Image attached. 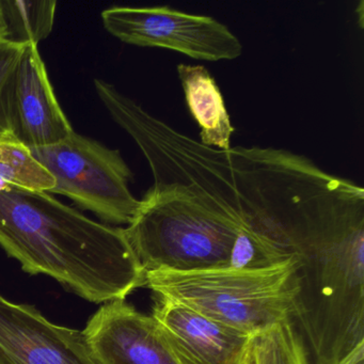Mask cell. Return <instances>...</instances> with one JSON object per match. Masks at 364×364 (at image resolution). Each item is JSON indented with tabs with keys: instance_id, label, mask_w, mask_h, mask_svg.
Returning <instances> with one entry per match:
<instances>
[{
	"instance_id": "1",
	"label": "cell",
	"mask_w": 364,
	"mask_h": 364,
	"mask_svg": "<svg viewBox=\"0 0 364 364\" xmlns=\"http://www.w3.org/2000/svg\"><path fill=\"white\" fill-rule=\"evenodd\" d=\"M0 247L27 274L50 277L92 304L146 287L124 228L97 223L50 193L0 191Z\"/></svg>"
},
{
	"instance_id": "2",
	"label": "cell",
	"mask_w": 364,
	"mask_h": 364,
	"mask_svg": "<svg viewBox=\"0 0 364 364\" xmlns=\"http://www.w3.org/2000/svg\"><path fill=\"white\" fill-rule=\"evenodd\" d=\"M125 235L144 272L228 268L238 228L173 183L154 181Z\"/></svg>"
},
{
	"instance_id": "3",
	"label": "cell",
	"mask_w": 364,
	"mask_h": 364,
	"mask_svg": "<svg viewBox=\"0 0 364 364\" xmlns=\"http://www.w3.org/2000/svg\"><path fill=\"white\" fill-rule=\"evenodd\" d=\"M146 287L157 298L178 302L255 338L283 321H293L297 259L267 269L159 270L146 274Z\"/></svg>"
},
{
	"instance_id": "4",
	"label": "cell",
	"mask_w": 364,
	"mask_h": 364,
	"mask_svg": "<svg viewBox=\"0 0 364 364\" xmlns=\"http://www.w3.org/2000/svg\"><path fill=\"white\" fill-rule=\"evenodd\" d=\"M31 151L54 178L50 195L65 196L114 227H127L139 212L141 200L129 189L133 172L120 151L75 132L57 144Z\"/></svg>"
},
{
	"instance_id": "5",
	"label": "cell",
	"mask_w": 364,
	"mask_h": 364,
	"mask_svg": "<svg viewBox=\"0 0 364 364\" xmlns=\"http://www.w3.org/2000/svg\"><path fill=\"white\" fill-rule=\"evenodd\" d=\"M110 35L131 46L161 48L198 60H234L242 54L240 40L212 16L170 7H112L102 14Z\"/></svg>"
},
{
	"instance_id": "6",
	"label": "cell",
	"mask_w": 364,
	"mask_h": 364,
	"mask_svg": "<svg viewBox=\"0 0 364 364\" xmlns=\"http://www.w3.org/2000/svg\"><path fill=\"white\" fill-rule=\"evenodd\" d=\"M0 364H101L84 331L0 294Z\"/></svg>"
},
{
	"instance_id": "7",
	"label": "cell",
	"mask_w": 364,
	"mask_h": 364,
	"mask_svg": "<svg viewBox=\"0 0 364 364\" xmlns=\"http://www.w3.org/2000/svg\"><path fill=\"white\" fill-rule=\"evenodd\" d=\"M82 331L101 364H181L152 315L125 300L104 304Z\"/></svg>"
},
{
	"instance_id": "8",
	"label": "cell",
	"mask_w": 364,
	"mask_h": 364,
	"mask_svg": "<svg viewBox=\"0 0 364 364\" xmlns=\"http://www.w3.org/2000/svg\"><path fill=\"white\" fill-rule=\"evenodd\" d=\"M12 134L28 149L52 146L73 133L59 105L37 44L23 48L10 97Z\"/></svg>"
},
{
	"instance_id": "9",
	"label": "cell",
	"mask_w": 364,
	"mask_h": 364,
	"mask_svg": "<svg viewBox=\"0 0 364 364\" xmlns=\"http://www.w3.org/2000/svg\"><path fill=\"white\" fill-rule=\"evenodd\" d=\"M151 315L181 364H240L253 338L161 298Z\"/></svg>"
},
{
	"instance_id": "10",
	"label": "cell",
	"mask_w": 364,
	"mask_h": 364,
	"mask_svg": "<svg viewBox=\"0 0 364 364\" xmlns=\"http://www.w3.org/2000/svg\"><path fill=\"white\" fill-rule=\"evenodd\" d=\"M176 70L189 112L201 129L200 142L216 150L231 149L235 129L214 77L203 65L181 63Z\"/></svg>"
},
{
	"instance_id": "11",
	"label": "cell",
	"mask_w": 364,
	"mask_h": 364,
	"mask_svg": "<svg viewBox=\"0 0 364 364\" xmlns=\"http://www.w3.org/2000/svg\"><path fill=\"white\" fill-rule=\"evenodd\" d=\"M55 185L52 174L33 157L31 149L14 134L0 135V191L10 187L50 193Z\"/></svg>"
},
{
	"instance_id": "12",
	"label": "cell",
	"mask_w": 364,
	"mask_h": 364,
	"mask_svg": "<svg viewBox=\"0 0 364 364\" xmlns=\"http://www.w3.org/2000/svg\"><path fill=\"white\" fill-rule=\"evenodd\" d=\"M5 21V40L18 44H39L54 28L57 1L0 0Z\"/></svg>"
},
{
	"instance_id": "13",
	"label": "cell",
	"mask_w": 364,
	"mask_h": 364,
	"mask_svg": "<svg viewBox=\"0 0 364 364\" xmlns=\"http://www.w3.org/2000/svg\"><path fill=\"white\" fill-rule=\"evenodd\" d=\"M259 364H312L293 321H283L252 338Z\"/></svg>"
},
{
	"instance_id": "14",
	"label": "cell",
	"mask_w": 364,
	"mask_h": 364,
	"mask_svg": "<svg viewBox=\"0 0 364 364\" xmlns=\"http://www.w3.org/2000/svg\"><path fill=\"white\" fill-rule=\"evenodd\" d=\"M24 46L0 39V135L12 134L10 97L14 70Z\"/></svg>"
},
{
	"instance_id": "15",
	"label": "cell",
	"mask_w": 364,
	"mask_h": 364,
	"mask_svg": "<svg viewBox=\"0 0 364 364\" xmlns=\"http://www.w3.org/2000/svg\"><path fill=\"white\" fill-rule=\"evenodd\" d=\"M338 364H364V344H360Z\"/></svg>"
},
{
	"instance_id": "16",
	"label": "cell",
	"mask_w": 364,
	"mask_h": 364,
	"mask_svg": "<svg viewBox=\"0 0 364 364\" xmlns=\"http://www.w3.org/2000/svg\"><path fill=\"white\" fill-rule=\"evenodd\" d=\"M240 364H259L257 363V355H255L253 341H251L250 344H249L248 348H247L246 353H245L244 357H242Z\"/></svg>"
},
{
	"instance_id": "17",
	"label": "cell",
	"mask_w": 364,
	"mask_h": 364,
	"mask_svg": "<svg viewBox=\"0 0 364 364\" xmlns=\"http://www.w3.org/2000/svg\"><path fill=\"white\" fill-rule=\"evenodd\" d=\"M6 26L4 21L3 12H1V6H0V39L5 40Z\"/></svg>"
},
{
	"instance_id": "18",
	"label": "cell",
	"mask_w": 364,
	"mask_h": 364,
	"mask_svg": "<svg viewBox=\"0 0 364 364\" xmlns=\"http://www.w3.org/2000/svg\"><path fill=\"white\" fill-rule=\"evenodd\" d=\"M355 11H359V24L360 27H361V28H363V1H361V3L359 4V8H358V9H355Z\"/></svg>"
}]
</instances>
